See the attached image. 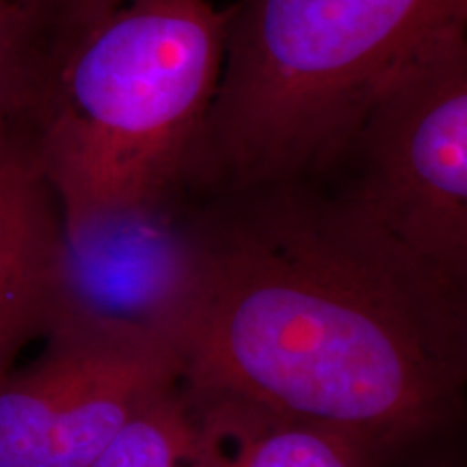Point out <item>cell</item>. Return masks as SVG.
Returning <instances> with one entry per match:
<instances>
[{
    "mask_svg": "<svg viewBox=\"0 0 467 467\" xmlns=\"http://www.w3.org/2000/svg\"><path fill=\"white\" fill-rule=\"evenodd\" d=\"M208 290L182 383L336 426L379 454L467 399V303L323 178L197 192Z\"/></svg>",
    "mask_w": 467,
    "mask_h": 467,
    "instance_id": "1",
    "label": "cell"
},
{
    "mask_svg": "<svg viewBox=\"0 0 467 467\" xmlns=\"http://www.w3.org/2000/svg\"><path fill=\"white\" fill-rule=\"evenodd\" d=\"M206 124L184 167L197 192L320 178L381 93L443 39L467 0H236Z\"/></svg>",
    "mask_w": 467,
    "mask_h": 467,
    "instance_id": "2",
    "label": "cell"
},
{
    "mask_svg": "<svg viewBox=\"0 0 467 467\" xmlns=\"http://www.w3.org/2000/svg\"><path fill=\"white\" fill-rule=\"evenodd\" d=\"M213 0H126L76 46L33 113L58 208L182 182L225 61Z\"/></svg>",
    "mask_w": 467,
    "mask_h": 467,
    "instance_id": "3",
    "label": "cell"
},
{
    "mask_svg": "<svg viewBox=\"0 0 467 467\" xmlns=\"http://www.w3.org/2000/svg\"><path fill=\"white\" fill-rule=\"evenodd\" d=\"M58 213L48 342L132 350L184 372L208 290L200 195L178 182Z\"/></svg>",
    "mask_w": 467,
    "mask_h": 467,
    "instance_id": "4",
    "label": "cell"
},
{
    "mask_svg": "<svg viewBox=\"0 0 467 467\" xmlns=\"http://www.w3.org/2000/svg\"><path fill=\"white\" fill-rule=\"evenodd\" d=\"M320 178L467 303V33L409 66Z\"/></svg>",
    "mask_w": 467,
    "mask_h": 467,
    "instance_id": "5",
    "label": "cell"
},
{
    "mask_svg": "<svg viewBox=\"0 0 467 467\" xmlns=\"http://www.w3.org/2000/svg\"><path fill=\"white\" fill-rule=\"evenodd\" d=\"M182 381L171 361L48 342L0 381V467H91L151 399Z\"/></svg>",
    "mask_w": 467,
    "mask_h": 467,
    "instance_id": "6",
    "label": "cell"
},
{
    "mask_svg": "<svg viewBox=\"0 0 467 467\" xmlns=\"http://www.w3.org/2000/svg\"><path fill=\"white\" fill-rule=\"evenodd\" d=\"M61 213L33 126L0 145V381L22 347L44 336Z\"/></svg>",
    "mask_w": 467,
    "mask_h": 467,
    "instance_id": "7",
    "label": "cell"
},
{
    "mask_svg": "<svg viewBox=\"0 0 467 467\" xmlns=\"http://www.w3.org/2000/svg\"><path fill=\"white\" fill-rule=\"evenodd\" d=\"M182 388L195 426L192 467H377L381 457L336 426L225 389Z\"/></svg>",
    "mask_w": 467,
    "mask_h": 467,
    "instance_id": "8",
    "label": "cell"
},
{
    "mask_svg": "<svg viewBox=\"0 0 467 467\" xmlns=\"http://www.w3.org/2000/svg\"><path fill=\"white\" fill-rule=\"evenodd\" d=\"M124 3L126 0H14L37 107L76 46Z\"/></svg>",
    "mask_w": 467,
    "mask_h": 467,
    "instance_id": "9",
    "label": "cell"
},
{
    "mask_svg": "<svg viewBox=\"0 0 467 467\" xmlns=\"http://www.w3.org/2000/svg\"><path fill=\"white\" fill-rule=\"evenodd\" d=\"M195 426L182 381L151 399L91 467H192Z\"/></svg>",
    "mask_w": 467,
    "mask_h": 467,
    "instance_id": "10",
    "label": "cell"
},
{
    "mask_svg": "<svg viewBox=\"0 0 467 467\" xmlns=\"http://www.w3.org/2000/svg\"><path fill=\"white\" fill-rule=\"evenodd\" d=\"M31 121V115L26 110L7 107V104H0V145L7 141L9 137L25 128Z\"/></svg>",
    "mask_w": 467,
    "mask_h": 467,
    "instance_id": "11",
    "label": "cell"
},
{
    "mask_svg": "<svg viewBox=\"0 0 467 467\" xmlns=\"http://www.w3.org/2000/svg\"><path fill=\"white\" fill-rule=\"evenodd\" d=\"M0 11H5V14H16L14 0H0Z\"/></svg>",
    "mask_w": 467,
    "mask_h": 467,
    "instance_id": "12",
    "label": "cell"
}]
</instances>
